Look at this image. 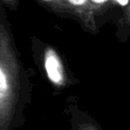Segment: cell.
<instances>
[{
    "label": "cell",
    "instance_id": "1",
    "mask_svg": "<svg viewBox=\"0 0 130 130\" xmlns=\"http://www.w3.org/2000/svg\"><path fill=\"white\" fill-rule=\"evenodd\" d=\"M45 68L49 80L54 84L61 85L63 82L64 74L60 58L53 49H49L45 54Z\"/></svg>",
    "mask_w": 130,
    "mask_h": 130
},
{
    "label": "cell",
    "instance_id": "2",
    "mask_svg": "<svg viewBox=\"0 0 130 130\" xmlns=\"http://www.w3.org/2000/svg\"><path fill=\"white\" fill-rule=\"evenodd\" d=\"M7 90H8V84H7L6 77L3 70L0 68V100L6 95Z\"/></svg>",
    "mask_w": 130,
    "mask_h": 130
},
{
    "label": "cell",
    "instance_id": "3",
    "mask_svg": "<svg viewBox=\"0 0 130 130\" xmlns=\"http://www.w3.org/2000/svg\"><path fill=\"white\" fill-rule=\"evenodd\" d=\"M86 1H87V0H69V3L74 5H83V4H85Z\"/></svg>",
    "mask_w": 130,
    "mask_h": 130
},
{
    "label": "cell",
    "instance_id": "4",
    "mask_svg": "<svg viewBox=\"0 0 130 130\" xmlns=\"http://www.w3.org/2000/svg\"><path fill=\"white\" fill-rule=\"evenodd\" d=\"M117 2L121 5H127L128 4V0H117Z\"/></svg>",
    "mask_w": 130,
    "mask_h": 130
},
{
    "label": "cell",
    "instance_id": "5",
    "mask_svg": "<svg viewBox=\"0 0 130 130\" xmlns=\"http://www.w3.org/2000/svg\"><path fill=\"white\" fill-rule=\"evenodd\" d=\"M92 1L96 2V3H98V4H102V3H104L105 1H107V0H92Z\"/></svg>",
    "mask_w": 130,
    "mask_h": 130
},
{
    "label": "cell",
    "instance_id": "6",
    "mask_svg": "<svg viewBox=\"0 0 130 130\" xmlns=\"http://www.w3.org/2000/svg\"><path fill=\"white\" fill-rule=\"evenodd\" d=\"M43 1H45V2H50V1H52V0H43Z\"/></svg>",
    "mask_w": 130,
    "mask_h": 130
}]
</instances>
